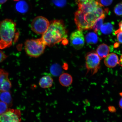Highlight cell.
I'll return each mask as SVG.
<instances>
[{
	"label": "cell",
	"mask_w": 122,
	"mask_h": 122,
	"mask_svg": "<svg viewBox=\"0 0 122 122\" xmlns=\"http://www.w3.org/2000/svg\"><path fill=\"white\" fill-rule=\"evenodd\" d=\"M67 36V31L63 21L55 20L50 22L41 39L46 45L51 47L66 40Z\"/></svg>",
	"instance_id": "6da1fadb"
},
{
	"label": "cell",
	"mask_w": 122,
	"mask_h": 122,
	"mask_svg": "<svg viewBox=\"0 0 122 122\" xmlns=\"http://www.w3.org/2000/svg\"><path fill=\"white\" fill-rule=\"evenodd\" d=\"M16 32V24L11 19H6L0 22V49L11 46L18 34Z\"/></svg>",
	"instance_id": "7a4b0ae2"
},
{
	"label": "cell",
	"mask_w": 122,
	"mask_h": 122,
	"mask_svg": "<svg viewBox=\"0 0 122 122\" xmlns=\"http://www.w3.org/2000/svg\"><path fill=\"white\" fill-rule=\"evenodd\" d=\"M46 46L41 38L28 40L25 42V51L30 57H37L43 53Z\"/></svg>",
	"instance_id": "3957f363"
},
{
	"label": "cell",
	"mask_w": 122,
	"mask_h": 122,
	"mask_svg": "<svg viewBox=\"0 0 122 122\" xmlns=\"http://www.w3.org/2000/svg\"><path fill=\"white\" fill-rule=\"evenodd\" d=\"M101 59L95 52H91L87 54L85 60L87 73L90 72L92 75L97 73L100 67Z\"/></svg>",
	"instance_id": "277c9868"
},
{
	"label": "cell",
	"mask_w": 122,
	"mask_h": 122,
	"mask_svg": "<svg viewBox=\"0 0 122 122\" xmlns=\"http://www.w3.org/2000/svg\"><path fill=\"white\" fill-rule=\"evenodd\" d=\"M50 23L49 21L45 17L37 16L35 18L32 22V30L37 34H43L48 29Z\"/></svg>",
	"instance_id": "5b68a950"
},
{
	"label": "cell",
	"mask_w": 122,
	"mask_h": 122,
	"mask_svg": "<svg viewBox=\"0 0 122 122\" xmlns=\"http://www.w3.org/2000/svg\"><path fill=\"white\" fill-rule=\"evenodd\" d=\"M22 120L20 110L9 109L0 115V122H21Z\"/></svg>",
	"instance_id": "8992f818"
},
{
	"label": "cell",
	"mask_w": 122,
	"mask_h": 122,
	"mask_svg": "<svg viewBox=\"0 0 122 122\" xmlns=\"http://www.w3.org/2000/svg\"><path fill=\"white\" fill-rule=\"evenodd\" d=\"M70 40L71 45L75 49L77 50L81 49L85 43L83 31L77 30L73 32L70 36Z\"/></svg>",
	"instance_id": "52a82bcc"
},
{
	"label": "cell",
	"mask_w": 122,
	"mask_h": 122,
	"mask_svg": "<svg viewBox=\"0 0 122 122\" xmlns=\"http://www.w3.org/2000/svg\"><path fill=\"white\" fill-rule=\"evenodd\" d=\"M74 20L78 30L82 31L83 30L92 29V26L85 18V14L80 10H78L76 12Z\"/></svg>",
	"instance_id": "ba28073f"
},
{
	"label": "cell",
	"mask_w": 122,
	"mask_h": 122,
	"mask_svg": "<svg viewBox=\"0 0 122 122\" xmlns=\"http://www.w3.org/2000/svg\"><path fill=\"white\" fill-rule=\"evenodd\" d=\"M77 4L79 10L85 14L92 13L100 5L96 0H89Z\"/></svg>",
	"instance_id": "9c48e42d"
},
{
	"label": "cell",
	"mask_w": 122,
	"mask_h": 122,
	"mask_svg": "<svg viewBox=\"0 0 122 122\" xmlns=\"http://www.w3.org/2000/svg\"><path fill=\"white\" fill-rule=\"evenodd\" d=\"M8 75V73L5 70H0V92L8 91L11 88V83Z\"/></svg>",
	"instance_id": "30bf717a"
},
{
	"label": "cell",
	"mask_w": 122,
	"mask_h": 122,
	"mask_svg": "<svg viewBox=\"0 0 122 122\" xmlns=\"http://www.w3.org/2000/svg\"><path fill=\"white\" fill-rule=\"evenodd\" d=\"M118 56L113 53L108 55L105 58L104 63L106 66L109 68H114L118 64Z\"/></svg>",
	"instance_id": "8fae6325"
},
{
	"label": "cell",
	"mask_w": 122,
	"mask_h": 122,
	"mask_svg": "<svg viewBox=\"0 0 122 122\" xmlns=\"http://www.w3.org/2000/svg\"><path fill=\"white\" fill-rule=\"evenodd\" d=\"M59 83L62 86L68 87L70 86L73 81L72 76L67 73L61 74L59 79Z\"/></svg>",
	"instance_id": "7c38bea8"
},
{
	"label": "cell",
	"mask_w": 122,
	"mask_h": 122,
	"mask_svg": "<svg viewBox=\"0 0 122 122\" xmlns=\"http://www.w3.org/2000/svg\"><path fill=\"white\" fill-rule=\"evenodd\" d=\"M109 47L105 44H101L97 50V53L101 59L106 57L109 54Z\"/></svg>",
	"instance_id": "4fadbf2b"
},
{
	"label": "cell",
	"mask_w": 122,
	"mask_h": 122,
	"mask_svg": "<svg viewBox=\"0 0 122 122\" xmlns=\"http://www.w3.org/2000/svg\"><path fill=\"white\" fill-rule=\"evenodd\" d=\"M53 82L52 78L50 76H47L41 78L39 84L42 88H46L51 87L52 86Z\"/></svg>",
	"instance_id": "5bb4252c"
},
{
	"label": "cell",
	"mask_w": 122,
	"mask_h": 122,
	"mask_svg": "<svg viewBox=\"0 0 122 122\" xmlns=\"http://www.w3.org/2000/svg\"><path fill=\"white\" fill-rule=\"evenodd\" d=\"M1 92L0 100L1 101L6 104L9 107L11 106L12 104V99L10 92L9 91Z\"/></svg>",
	"instance_id": "9a60e30c"
},
{
	"label": "cell",
	"mask_w": 122,
	"mask_h": 122,
	"mask_svg": "<svg viewBox=\"0 0 122 122\" xmlns=\"http://www.w3.org/2000/svg\"><path fill=\"white\" fill-rule=\"evenodd\" d=\"M106 14V13L103 14L101 16L97 18L94 22L92 29L96 33H97V32L99 31L102 25Z\"/></svg>",
	"instance_id": "2e32d148"
},
{
	"label": "cell",
	"mask_w": 122,
	"mask_h": 122,
	"mask_svg": "<svg viewBox=\"0 0 122 122\" xmlns=\"http://www.w3.org/2000/svg\"><path fill=\"white\" fill-rule=\"evenodd\" d=\"M113 24L111 23L108 22L103 24L100 28L101 32L102 34L108 35L111 34L113 30Z\"/></svg>",
	"instance_id": "e0dca14e"
},
{
	"label": "cell",
	"mask_w": 122,
	"mask_h": 122,
	"mask_svg": "<svg viewBox=\"0 0 122 122\" xmlns=\"http://www.w3.org/2000/svg\"><path fill=\"white\" fill-rule=\"evenodd\" d=\"M85 39L86 42L88 44H96L98 42V37L96 33L91 32L86 34Z\"/></svg>",
	"instance_id": "ac0fdd59"
},
{
	"label": "cell",
	"mask_w": 122,
	"mask_h": 122,
	"mask_svg": "<svg viewBox=\"0 0 122 122\" xmlns=\"http://www.w3.org/2000/svg\"><path fill=\"white\" fill-rule=\"evenodd\" d=\"M15 7L18 12L22 13H26L28 9V5L24 1H20L17 3Z\"/></svg>",
	"instance_id": "d6986e66"
},
{
	"label": "cell",
	"mask_w": 122,
	"mask_h": 122,
	"mask_svg": "<svg viewBox=\"0 0 122 122\" xmlns=\"http://www.w3.org/2000/svg\"><path fill=\"white\" fill-rule=\"evenodd\" d=\"M62 70L60 66L57 64H55L51 66L50 68V71L53 75L58 76L62 73Z\"/></svg>",
	"instance_id": "ffe728a7"
},
{
	"label": "cell",
	"mask_w": 122,
	"mask_h": 122,
	"mask_svg": "<svg viewBox=\"0 0 122 122\" xmlns=\"http://www.w3.org/2000/svg\"><path fill=\"white\" fill-rule=\"evenodd\" d=\"M114 12L118 16H122V3H119L115 6L114 9Z\"/></svg>",
	"instance_id": "44dd1931"
},
{
	"label": "cell",
	"mask_w": 122,
	"mask_h": 122,
	"mask_svg": "<svg viewBox=\"0 0 122 122\" xmlns=\"http://www.w3.org/2000/svg\"><path fill=\"white\" fill-rule=\"evenodd\" d=\"M8 107L6 104L0 101V115L8 110Z\"/></svg>",
	"instance_id": "7402d4cb"
},
{
	"label": "cell",
	"mask_w": 122,
	"mask_h": 122,
	"mask_svg": "<svg viewBox=\"0 0 122 122\" xmlns=\"http://www.w3.org/2000/svg\"><path fill=\"white\" fill-rule=\"evenodd\" d=\"M97 1L103 7L111 5L113 1V0H97Z\"/></svg>",
	"instance_id": "603a6c76"
},
{
	"label": "cell",
	"mask_w": 122,
	"mask_h": 122,
	"mask_svg": "<svg viewBox=\"0 0 122 122\" xmlns=\"http://www.w3.org/2000/svg\"><path fill=\"white\" fill-rule=\"evenodd\" d=\"M55 4L59 6H62L65 3V0H53Z\"/></svg>",
	"instance_id": "cb8c5ba5"
},
{
	"label": "cell",
	"mask_w": 122,
	"mask_h": 122,
	"mask_svg": "<svg viewBox=\"0 0 122 122\" xmlns=\"http://www.w3.org/2000/svg\"><path fill=\"white\" fill-rule=\"evenodd\" d=\"M7 56L0 50V63H1L3 61L7 58Z\"/></svg>",
	"instance_id": "d4e9b609"
},
{
	"label": "cell",
	"mask_w": 122,
	"mask_h": 122,
	"mask_svg": "<svg viewBox=\"0 0 122 122\" xmlns=\"http://www.w3.org/2000/svg\"><path fill=\"white\" fill-rule=\"evenodd\" d=\"M117 34V40L120 43L122 44V32H119Z\"/></svg>",
	"instance_id": "484cf974"
},
{
	"label": "cell",
	"mask_w": 122,
	"mask_h": 122,
	"mask_svg": "<svg viewBox=\"0 0 122 122\" xmlns=\"http://www.w3.org/2000/svg\"><path fill=\"white\" fill-rule=\"evenodd\" d=\"M119 29L115 32L114 34L117 35L118 33L120 32H122V20L121 21L119 24Z\"/></svg>",
	"instance_id": "4316f807"
},
{
	"label": "cell",
	"mask_w": 122,
	"mask_h": 122,
	"mask_svg": "<svg viewBox=\"0 0 122 122\" xmlns=\"http://www.w3.org/2000/svg\"><path fill=\"white\" fill-rule=\"evenodd\" d=\"M118 64L120 66L122 67V54L120 57V60L119 61Z\"/></svg>",
	"instance_id": "83f0119b"
},
{
	"label": "cell",
	"mask_w": 122,
	"mask_h": 122,
	"mask_svg": "<svg viewBox=\"0 0 122 122\" xmlns=\"http://www.w3.org/2000/svg\"><path fill=\"white\" fill-rule=\"evenodd\" d=\"M7 1V0H0V5L5 3Z\"/></svg>",
	"instance_id": "f1b7e54d"
},
{
	"label": "cell",
	"mask_w": 122,
	"mask_h": 122,
	"mask_svg": "<svg viewBox=\"0 0 122 122\" xmlns=\"http://www.w3.org/2000/svg\"><path fill=\"white\" fill-rule=\"evenodd\" d=\"M119 105L120 107L122 109V97L120 99Z\"/></svg>",
	"instance_id": "f546056e"
},
{
	"label": "cell",
	"mask_w": 122,
	"mask_h": 122,
	"mask_svg": "<svg viewBox=\"0 0 122 122\" xmlns=\"http://www.w3.org/2000/svg\"><path fill=\"white\" fill-rule=\"evenodd\" d=\"M87 0H77V3L78 4L79 3H81L84 2V1Z\"/></svg>",
	"instance_id": "4dcf8cb0"
},
{
	"label": "cell",
	"mask_w": 122,
	"mask_h": 122,
	"mask_svg": "<svg viewBox=\"0 0 122 122\" xmlns=\"http://www.w3.org/2000/svg\"><path fill=\"white\" fill-rule=\"evenodd\" d=\"M14 0L15 1H19L20 0Z\"/></svg>",
	"instance_id": "1f68e13d"
}]
</instances>
